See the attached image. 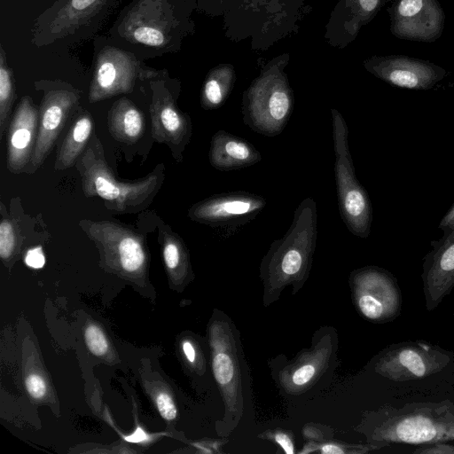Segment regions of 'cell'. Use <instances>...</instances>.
I'll return each instance as SVG.
<instances>
[{"mask_svg":"<svg viewBox=\"0 0 454 454\" xmlns=\"http://www.w3.org/2000/svg\"><path fill=\"white\" fill-rule=\"evenodd\" d=\"M13 72L8 64L7 54L0 44V139L8 129L12 110L16 99Z\"/></svg>","mask_w":454,"mask_h":454,"instance_id":"cell-22","label":"cell"},{"mask_svg":"<svg viewBox=\"0 0 454 454\" xmlns=\"http://www.w3.org/2000/svg\"><path fill=\"white\" fill-rule=\"evenodd\" d=\"M231 84L230 74L215 72L210 74L201 90V106L205 110H214L222 106L231 90Z\"/></svg>","mask_w":454,"mask_h":454,"instance_id":"cell-23","label":"cell"},{"mask_svg":"<svg viewBox=\"0 0 454 454\" xmlns=\"http://www.w3.org/2000/svg\"><path fill=\"white\" fill-rule=\"evenodd\" d=\"M184 7L183 0H132L107 35L143 60L175 52L187 30Z\"/></svg>","mask_w":454,"mask_h":454,"instance_id":"cell-1","label":"cell"},{"mask_svg":"<svg viewBox=\"0 0 454 454\" xmlns=\"http://www.w3.org/2000/svg\"><path fill=\"white\" fill-rule=\"evenodd\" d=\"M317 372L313 363H305L299 366L292 374V382L296 386H303L309 382Z\"/></svg>","mask_w":454,"mask_h":454,"instance_id":"cell-28","label":"cell"},{"mask_svg":"<svg viewBox=\"0 0 454 454\" xmlns=\"http://www.w3.org/2000/svg\"><path fill=\"white\" fill-rule=\"evenodd\" d=\"M35 88L42 91L37 138L27 174L37 171L55 146L68 118L80 106L81 91L62 80H38Z\"/></svg>","mask_w":454,"mask_h":454,"instance_id":"cell-8","label":"cell"},{"mask_svg":"<svg viewBox=\"0 0 454 454\" xmlns=\"http://www.w3.org/2000/svg\"><path fill=\"white\" fill-rule=\"evenodd\" d=\"M73 117L71 126L56 156V170H65L75 166L95 132L93 117L86 109L79 106Z\"/></svg>","mask_w":454,"mask_h":454,"instance_id":"cell-20","label":"cell"},{"mask_svg":"<svg viewBox=\"0 0 454 454\" xmlns=\"http://www.w3.org/2000/svg\"><path fill=\"white\" fill-rule=\"evenodd\" d=\"M453 356L452 352L426 341H403L380 353L375 370L395 382L420 380L441 372Z\"/></svg>","mask_w":454,"mask_h":454,"instance_id":"cell-11","label":"cell"},{"mask_svg":"<svg viewBox=\"0 0 454 454\" xmlns=\"http://www.w3.org/2000/svg\"><path fill=\"white\" fill-rule=\"evenodd\" d=\"M387 12L398 39L434 43L442 34L445 13L438 0H394Z\"/></svg>","mask_w":454,"mask_h":454,"instance_id":"cell-15","label":"cell"},{"mask_svg":"<svg viewBox=\"0 0 454 454\" xmlns=\"http://www.w3.org/2000/svg\"><path fill=\"white\" fill-rule=\"evenodd\" d=\"M275 441L286 453L293 454L294 452L293 442L287 434L278 433L275 435Z\"/></svg>","mask_w":454,"mask_h":454,"instance_id":"cell-33","label":"cell"},{"mask_svg":"<svg viewBox=\"0 0 454 454\" xmlns=\"http://www.w3.org/2000/svg\"><path fill=\"white\" fill-rule=\"evenodd\" d=\"M83 194L99 198L105 207L119 214H134L148 207L165 179V165L158 164L145 176L137 180L116 178L108 165L102 143L94 132L75 164Z\"/></svg>","mask_w":454,"mask_h":454,"instance_id":"cell-2","label":"cell"},{"mask_svg":"<svg viewBox=\"0 0 454 454\" xmlns=\"http://www.w3.org/2000/svg\"><path fill=\"white\" fill-rule=\"evenodd\" d=\"M208 160L214 168L231 171L258 163L262 155L247 139L220 129L211 137Z\"/></svg>","mask_w":454,"mask_h":454,"instance_id":"cell-19","label":"cell"},{"mask_svg":"<svg viewBox=\"0 0 454 454\" xmlns=\"http://www.w3.org/2000/svg\"><path fill=\"white\" fill-rule=\"evenodd\" d=\"M331 113L339 210L348 230L358 238L366 239L372 222V203L366 190L356 176L346 121L338 110L332 109Z\"/></svg>","mask_w":454,"mask_h":454,"instance_id":"cell-7","label":"cell"},{"mask_svg":"<svg viewBox=\"0 0 454 454\" xmlns=\"http://www.w3.org/2000/svg\"><path fill=\"white\" fill-rule=\"evenodd\" d=\"M121 0H56L31 27L35 46L75 44L94 37Z\"/></svg>","mask_w":454,"mask_h":454,"instance_id":"cell-4","label":"cell"},{"mask_svg":"<svg viewBox=\"0 0 454 454\" xmlns=\"http://www.w3.org/2000/svg\"><path fill=\"white\" fill-rule=\"evenodd\" d=\"M39 121V106L30 96L19 102L6 132V167L12 174H27L34 153Z\"/></svg>","mask_w":454,"mask_h":454,"instance_id":"cell-17","label":"cell"},{"mask_svg":"<svg viewBox=\"0 0 454 454\" xmlns=\"http://www.w3.org/2000/svg\"><path fill=\"white\" fill-rule=\"evenodd\" d=\"M30 1H33V0H30Z\"/></svg>","mask_w":454,"mask_h":454,"instance_id":"cell-37","label":"cell"},{"mask_svg":"<svg viewBox=\"0 0 454 454\" xmlns=\"http://www.w3.org/2000/svg\"><path fill=\"white\" fill-rule=\"evenodd\" d=\"M320 451L325 454H341L345 450L333 444H325L320 448Z\"/></svg>","mask_w":454,"mask_h":454,"instance_id":"cell-35","label":"cell"},{"mask_svg":"<svg viewBox=\"0 0 454 454\" xmlns=\"http://www.w3.org/2000/svg\"><path fill=\"white\" fill-rule=\"evenodd\" d=\"M414 454H454V445L447 442H434L430 444L420 445L415 449Z\"/></svg>","mask_w":454,"mask_h":454,"instance_id":"cell-30","label":"cell"},{"mask_svg":"<svg viewBox=\"0 0 454 454\" xmlns=\"http://www.w3.org/2000/svg\"><path fill=\"white\" fill-rule=\"evenodd\" d=\"M25 263L34 269L43 268L45 263V257L41 247L27 250L25 255Z\"/></svg>","mask_w":454,"mask_h":454,"instance_id":"cell-31","label":"cell"},{"mask_svg":"<svg viewBox=\"0 0 454 454\" xmlns=\"http://www.w3.org/2000/svg\"><path fill=\"white\" fill-rule=\"evenodd\" d=\"M213 371L217 382L227 387L235 377L236 365L232 356L225 351L215 349L213 356Z\"/></svg>","mask_w":454,"mask_h":454,"instance_id":"cell-25","label":"cell"},{"mask_svg":"<svg viewBox=\"0 0 454 454\" xmlns=\"http://www.w3.org/2000/svg\"><path fill=\"white\" fill-rule=\"evenodd\" d=\"M366 67L392 86L415 90L432 89L447 74L434 63L405 55L373 57Z\"/></svg>","mask_w":454,"mask_h":454,"instance_id":"cell-16","label":"cell"},{"mask_svg":"<svg viewBox=\"0 0 454 454\" xmlns=\"http://www.w3.org/2000/svg\"><path fill=\"white\" fill-rule=\"evenodd\" d=\"M293 106V96L285 80L277 75L267 76L244 95L243 121L253 131L272 137L286 126Z\"/></svg>","mask_w":454,"mask_h":454,"instance_id":"cell-10","label":"cell"},{"mask_svg":"<svg viewBox=\"0 0 454 454\" xmlns=\"http://www.w3.org/2000/svg\"><path fill=\"white\" fill-rule=\"evenodd\" d=\"M26 387L29 395L36 399L42 398L46 393V384L37 374H30L27 378Z\"/></svg>","mask_w":454,"mask_h":454,"instance_id":"cell-29","label":"cell"},{"mask_svg":"<svg viewBox=\"0 0 454 454\" xmlns=\"http://www.w3.org/2000/svg\"><path fill=\"white\" fill-rule=\"evenodd\" d=\"M81 230L104 253L106 260L116 262L121 270L137 273L146 262L145 238L130 226L110 220L81 219Z\"/></svg>","mask_w":454,"mask_h":454,"instance_id":"cell-13","label":"cell"},{"mask_svg":"<svg viewBox=\"0 0 454 454\" xmlns=\"http://www.w3.org/2000/svg\"><path fill=\"white\" fill-rule=\"evenodd\" d=\"M317 235V204L307 197L296 207L285 235L271 243L262 262V273L278 280L301 277L310 266Z\"/></svg>","mask_w":454,"mask_h":454,"instance_id":"cell-6","label":"cell"},{"mask_svg":"<svg viewBox=\"0 0 454 454\" xmlns=\"http://www.w3.org/2000/svg\"><path fill=\"white\" fill-rule=\"evenodd\" d=\"M176 82L169 78L168 71L149 81L152 92L149 110L153 140L166 145L174 160L181 162L192 136V122L191 116L176 105Z\"/></svg>","mask_w":454,"mask_h":454,"instance_id":"cell-9","label":"cell"},{"mask_svg":"<svg viewBox=\"0 0 454 454\" xmlns=\"http://www.w3.org/2000/svg\"><path fill=\"white\" fill-rule=\"evenodd\" d=\"M145 437V432L141 430L140 428H137V430L132 434L128 437H126L127 441L129 442H139L143 441Z\"/></svg>","mask_w":454,"mask_h":454,"instance_id":"cell-36","label":"cell"},{"mask_svg":"<svg viewBox=\"0 0 454 454\" xmlns=\"http://www.w3.org/2000/svg\"><path fill=\"white\" fill-rule=\"evenodd\" d=\"M266 205V199L261 195L245 191L228 192L194 203L187 215L201 224L231 230L254 219Z\"/></svg>","mask_w":454,"mask_h":454,"instance_id":"cell-14","label":"cell"},{"mask_svg":"<svg viewBox=\"0 0 454 454\" xmlns=\"http://www.w3.org/2000/svg\"><path fill=\"white\" fill-rule=\"evenodd\" d=\"M0 256L2 260H10L16 253L21 242V231L13 216H11L3 202L0 203Z\"/></svg>","mask_w":454,"mask_h":454,"instance_id":"cell-24","label":"cell"},{"mask_svg":"<svg viewBox=\"0 0 454 454\" xmlns=\"http://www.w3.org/2000/svg\"><path fill=\"white\" fill-rule=\"evenodd\" d=\"M107 128L115 140L134 145L145 133V115L132 100L122 97L108 110Z\"/></svg>","mask_w":454,"mask_h":454,"instance_id":"cell-21","label":"cell"},{"mask_svg":"<svg viewBox=\"0 0 454 454\" xmlns=\"http://www.w3.org/2000/svg\"><path fill=\"white\" fill-rule=\"evenodd\" d=\"M183 351L187 360L191 363H194L196 353L192 344L190 341L185 340L183 342Z\"/></svg>","mask_w":454,"mask_h":454,"instance_id":"cell-34","label":"cell"},{"mask_svg":"<svg viewBox=\"0 0 454 454\" xmlns=\"http://www.w3.org/2000/svg\"><path fill=\"white\" fill-rule=\"evenodd\" d=\"M371 438L380 447L454 441V404L442 401L385 408L379 411Z\"/></svg>","mask_w":454,"mask_h":454,"instance_id":"cell-3","label":"cell"},{"mask_svg":"<svg viewBox=\"0 0 454 454\" xmlns=\"http://www.w3.org/2000/svg\"><path fill=\"white\" fill-rule=\"evenodd\" d=\"M93 49V70L88 93L91 104L129 94L138 82H149L167 71L146 66L142 59L116 44L108 35L95 36Z\"/></svg>","mask_w":454,"mask_h":454,"instance_id":"cell-5","label":"cell"},{"mask_svg":"<svg viewBox=\"0 0 454 454\" xmlns=\"http://www.w3.org/2000/svg\"><path fill=\"white\" fill-rule=\"evenodd\" d=\"M431 247L423 258L421 274L427 311L435 309L454 288V228Z\"/></svg>","mask_w":454,"mask_h":454,"instance_id":"cell-18","label":"cell"},{"mask_svg":"<svg viewBox=\"0 0 454 454\" xmlns=\"http://www.w3.org/2000/svg\"><path fill=\"white\" fill-rule=\"evenodd\" d=\"M86 344L96 356H102L108 349L107 340L104 333L95 325H90L84 333Z\"/></svg>","mask_w":454,"mask_h":454,"instance_id":"cell-26","label":"cell"},{"mask_svg":"<svg viewBox=\"0 0 454 454\" xmlns=\"http://www.w3.org/2000/svg\"><path fill=\"white\" fill-rule=\"evenodd\" d=\"M439 228L443 234L454 228V204L441 220Z\"/></svg>","mask_w":454,"mask_h":454,"instance_id":"cell-32","label":"cell"},{"mask_svg":"<svg viewBox=\"0 0 454 454\" xmlns=\"http://www.w3.org/2000/svg\"><path fill=\"white\" fill-rule=\"evenodd\" d=\"M358 312L373 323H387L399 317L403 296L395 277L386 269L366 266L352 274Z\"/></svg>","mask_w":454,"mask_h":454,"instance_id":"cell-12","label":"cell"},{"mask_svg":"<svg viewBox=\"0 0 454 454\" xmlns=\"http://www.w3.org/2000/svg\"><path fill=\"white\" fill-rule=\"evenodd\" d=\"M157 408L161 417L167 420H173L176 417V408L171 396L160 392L155 398Z\"/></svg>","mask_w":454,"mask_h":454,"instance_id":"cell-27","label":"cell"}]
</instances>
